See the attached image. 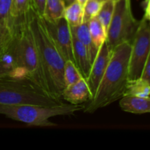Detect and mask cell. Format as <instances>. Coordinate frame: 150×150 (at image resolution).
<instances>
[{
  "mask_svg": "<svg viewBox=\"0 0 150 150\" xmlns=\"http://www.w3.org/2000/svg\"><path fill=\"white\" fill-rule=\"evenodd\" d=\"M131 43L123 42L112 51L111 59L95 96L84 105L83 111L93 114L111 105L124 95L129 82Z\"/></svg>",
  "mask_w": 150,
  "mask_h": 150,
  "instance_id": "cell-1",
  "label": "cell"
},
{
  "mask_svg": "<svg viewBox=\"0 0 150 150\" xmlns=\"http://www.w3.org/2000/svg\"><path fill=\"white\" fill-rule=\"evenodd\" d=\"M28 23L33 36L48 93L62 100L65 88L64 80V61L47 32L43 21L32 7L28 14Z\"/></svg>",
  "mask_w": 150,
  "mask_h": 150,
  "instance_id": "cell-2",
  "label": "cell"
},
{
  "mask_svg": "<svg viewBox=\"0 0 150 150\" xmlns=\"http://www.w3.org/2000/svg\"><path fill=\"white\" fill-rule=\"evenodd\" d=\"M13 30V39L1 59L13 67V75L28 76L48 92L28 18L26 21L15 25Z\"/></svg>",
  "mask_w": 150,
  "mask_h": 150,
  "instance_id": "cell-3",
  "label": "cell"
},
{
  "mask_svg": "<svg viewBox=\"0 0 150 150\" xmlns=\"http://www.w3.org/2000/svg\"><path fill=\"white\" fill-rule=\"evenodd\" d=\"M61 103L28 76L11 74L0 78V104L54 105Z\"/></svg>",
  "mask_w": 150,
  "mask_h": 150,
  "instance_id": "cell-4",
  "label": "cell"
},
{
  "mask_svg": "<svg viewBox=\"0 0 150 150\" xmlns=\"http://www.w3.org/2000/svg\"><path fill=\"white\" fill-rule=\"evenodd\" d=\"M83 104L73 105L64 103L54 105L0 104V114L30 126L52 127L56 124L50 121L51 118L59 116L73 115L76 112L83 111Z\"/></svg>",
  "mask_w": 150,
  "mask_h": 150,
  "instance_id": "cell-5",
  "label": "cell"
},
{
  "mask_svg": "<svg viewBox=\"0 0 150 150\" xmlns=\"http://www.w3.org/2000/svg\"><path fill=\"white\" fill-rule=\"evenodd\" d=\"M140 21L132 12L131 0H118L115 2L114 14L107 31L106 41L111 51L123 42L132 43Z\"/></svg>",
  "mask_w": 150,
  "mask_h": 150,
  "instance_id": "cell-6",
  "label": "cell"
},
{
  "mask_svg": "<svg viewBox=\"0 0 150 150\" xmlns=\"http://www.w3.org/2000/svg\"><path fill=\"white\" fill-rule=\"evenodd\" d=\"M149 21L142 18L131 43L129 60V81L141 77L146 59L150 57Z\"/></svg>",
  "mask_w": 150,
  "mask_h": 150,
  "instance_id": "cell-7",
  "label": "cell"
},
{
  "mask_svg": "<svg viewBox=\"0 0 150 150\" xmlns=\"http://www.w3.org/2000/svg\"><path fill=\"white\" fill-rule=\"evenodd\" d=\"M42 21L50 38L64 61L70 60L74 62L71 30L67 21L64 18L54 21H47L43 18Z\"/></svg>",
  "mask_w": 150,
  "mask_h": 150,
  "instance_id": "cell-8",
  "label": "cell"
},
{
  "mask_svg": "<svg viewBox=\"0 0 150 150\" xmlns=\"http://www.w3.org/2000/svg\"><path fill=\"white\" fill-rule=\"evenodd\" d=\"M111 54L112 51L109 48L106 41H105L99 48L98 54L92 64L90 73L86 80L92 93V98L95 96L101 79L105 73L111 59Z\"/></svg>",
  "mask_w": 150,
  "mask_h": 150,
  "instance_id": "cell-9",
  "label": "cell"
},
{
  "mask_svg": "<svg viewBox=\"0 0 150 150\" xmlns=\"http://www.w3.org/2000/svg\"><path fill=\"white\" fill-rule=\"evenodd\" d=\"M62 100L73 105H81L89 102L92 96L86 81L82 79L79 81L64 88L62 93Z\"/></svg>",
  "mask_w": 150,
  "mask_h": 150,
  "instance_id": "cell-10",
  "label": "cell"
},
{
  "mask_svg": "<svg viewBox=\"0 0 150 150\" xmlns=\"http://www.w3.org/2000/svg\"><path fill=\"white\" fill-rule=\"evenodd\" d=\"M71 34L72 39H73V57H74V63L83 79L86 80L90 73L91 67H92V63L89 59V54L83 44L76 38L72 30Z\"/></svg>",
  "mask_w": 150,
  "mask_h": 150,
  "instance_id": "cell-11",
  "label": "cell"
},
{
  "mask_svg": "<svg viewBox=\"0 0 150 150\" xmlns=\"http://www.w3.org/2000/svg\"><path fill=\"white\" fill-rule=\"evenodd\" d=\"M120 106L122 111L135 114H147L150 111L149 98L125 95L120 98Z\"/></svg>",
  "mask_w": 150,
  "mask_h": 150,
  "instance_id": "cell-12",
  "label": "cell"
},
{
  "mask_svg": "<svg viewBox=\"0 0 150 150\" xmlns=\"http://www.w3.org/2000/svg\"><path fill=\"white\" fill-rule=\"evenodd\" d=\"M70 27L75 36L76 37V38L86 48V51L89 54L91 63L92 64L94 59L98 54L99 49L95 46V45L93 43L92 39H91L87 22H83L81 24L76 26V27H73V26H70Z\"/></svg>",
  "mask_w": 150,
  "mask_h": 150,
  "instance_id": "cell-13",
  "label": "cell"
},
{
  "mask_svg": "<svg viewBox=\"0 0 150 150\" xmlns=\"http://www.w3.org/2000/svg\"><path fill=\"white\" fill-rule=\"evenodd\" d=\"M65 7L64 0H45L42 18L47 21H54L64 18Z\"/></svg>",
  "mask_w": 150,
  "mask_h": 150,
  "instance_id": "cell-14",
  "label": "cell"
},
{
  "mask_svg": "<svg viewBox=\"0 0 150 150\" xmlns=\"http://www.w3.org/2000/svg\"><path fill=\"white\" fill-rule=\"evenodd\" d=\"M31 7V0H13L12 19L13 26L27 21L28 14Z\"/></svg>",
  "mask_w": 150,
  "mask_h": 150,
  "instance_id": "cell-15",
  "label": "cell"
},
{
  "mask_svg": "<svg viewBox=\"0 0 150 150\" xmlns=\"http://www.w3.org/2000/svg\"><path fill=\"white\" fill-rule=\"evenodd\" d=\"M87 24L91 39L95 46L99 49L106 40V31L97 16L91 18L87 22Z\"/></svg>",
  "mask_w": 150,
  "mask_h": 150,
  "instance_id": "cell-16",
  "label": "cell"
},
{
  "mask_svg": "<svg viewBox=\"0 0 150 150\" xmlns=\"http://www.w3.org/2000/svg\"><path fill=\"white\" fill-rule=\"evenodd\" d=\"M64 18L70 26L76 27L79 26L83 22V7L77 1L66 6Z\"/></svg>",
  "mask_w": 150,
  "mask_h": 150,
  "instance_id": "cell-17",
  "label": "cell"
},
{
  "mask_svg": "<svg viewBox=\"0 0 150 150\" xmlns=\"http://www.w3.org/2000/svg\"><path fill=\"white\" fill-rule=\"evenodd\" d=\"M150 82L139 79L129 81L126 87L125 95H131L142 98H149Z\"/></svg>",
  "mask_w": 150,
  "mask_h": 150,
  "instance_id": "cell-18",
  "label": "cell"
},
{
  "mask_svg": "<svg viewBox=\"0 0 150 150\" xmlns=\"http://www.w3.org/2000/svg\"><path fill=\"white\" fill-rule=\"evenodd\" d=\"M115 2L116 1H113V0L103 1L100 9L97 15V18L103 26L104 29L106 31V33L108 27H109L111 19H112L113 14H114Z\"/></svg>",
  "mask_w": 150,
  "mask_h": 150,
  "instance_id": "cell-19",
  "label": "cell"
},
{
  "mask_svg": "<svg viewBox=\"0 0 150 150\" xmlns=\"http://www.w3.org/2000/svg\"><path fill=\"white\" fill-rule=\"evenodd\" d=\"M82 79H83V76L73 61L68 60L64 62V80L65 87L79 81Z\"/></svg>",
  "mask_w": 150,
  "mask_h": 150,
  "instance_id": "cell-20",
  "label": "cell"
},
{
  "mask_svg": "<svg viewBox=\"0 0 150 150\" xmlns=\"http://www.w3.org/2000/svg\"><path fill=\"white\" fill-rule=\"evenodd\" d=\"M13 0H0V23L13 29Z\"/></svg>",
  "mask_w": 150,
  "mask_h": 150,
  "instance_id": "cell-21",
  "label": "cell"
},
{
  "mask_svg": "<svg viewBox=\"0 0 150 150\" xmlns=\"http://www.w3.org/2000/svg\"><path fill=\"white\" fill-rule=\"evenodd\" d=\"M13 30L0 23V59L6 54L13 39Z\"/></svg>",
  "mask_w": 150,
  "mask_h": 150,
  "instance_id": "cell-22",
  "label": "cell"
},
{
  "mask_svg": "<svg viewBox=\"0 0 150 150\" xmlns=\"http://www.w3.org/2000/svg\"><path fill=\"white\" fill-rule=\"evenodd\" d=\"M102 1L99 0H88L83 7V22H88L91 18L96 17L100 9Z\"/></svg>",
  "mask_w": 150,
  "mask_h": 150,
  "instance_id": "cell-23",
  "label": "cell"
},
{
  "mask_svg": "<svg viewBox=\"0 0 150 150\" xmlns=\"http://www.w3.org/2000/svg\"><path fill=\"white\" fill-rule=\"evenodd\" d=\"M14 70L10 64L4 59H0V78L13 74Z\"/></svg>",
  "mask_w": 150,
  "mask_h": 150,
  "instance_id": "cell-24",
  "label": "cell"
},
{
  "mask_svg": "<svg viewBox=\"0 0 150 150\" xmlns=\"http://www.w3.org/2000/svg\"><path fill=\"white\" fill-rule=\"evenodd\" d=\"M31 3L32 8L40 16L42 17L45 7V0H31Z\"/></svg>",
  "mask_w": 150,
  "mask_h": 150,
  "instance_id": "cell-25",
  "label": "cell"
},
{
  "mask_svg": "<svg viewBox=\"0 0 150 150\" xmlns=\"http://www.w3.org/2000/svg\"><path fill=\"white\" fill-rule=\"evenodd\" d=\"M139 79L144 80L147 82H150V57L146 59L145 65L142 72V75Z\"/></svg>",
  "mask_w": 150,
  "mask_h": 150,
  "instance_id": "cell-26",
  "label": "cell"
},
{
  "mask_svg": "<svg viewBox=\"0 0 150 150\" xmlns=\"http://www.w3.org/2000/svg\"><path fill=\"white\" fill-rule=\"evenodd\" d=\"M142 7L143 8L144 11L143 18L149 21V0H144L142 3Z\"/></svg>",
  "mask_w": 150,
  "mask_h": 150,
  "instance_id": "cell-27",
  "label": "cell"
},
{
  "mask_svg": "<svg viewBox=\"0 0 150 150\" xmlns=\"http://www.w3.org/2000/svg\"><path fill=\"white\" fill-rule=\"evenodd\" d=\"M76 1V0H64V4H65L66 6L70 5V4H71L72 3L75 2V1Z\"/></svg>",
  "mask_w": 150,
  "mask_h": 150,
  "instance_id": "cell-28",
  "label": "cell"
},
{
  "mask_svg": "<svg viewBox=\"0 0 150 150\" xmlns=\"http://www.w3.org/2000/svg\"><path fill=\"white\" fill-rule=\"evenodd\" d=\"M76 1H77L78 2H79V4L82 6V7H83V6H84V4H86V2L88 1V0H76Z\"/></svg>",
  "mask_w": 150,
  "mask_h": 150,
  "instance_id": "cell-29",
  "label": "cell"
},
{
  "mask_svg": "<svg viewBox=\"0 0 150 150\" xmlns=\"http://www.w3.org/2000/svg\"><path fill=\"white\" fill-rule=\"evenodd\" d=\"M105 1V0H102V1ZM113 1H118V0H113Z\"/></svg>",
  "mask_w": 150,
  "mask_h": 150,
  "instance_id": "cell-30",
  "label": "cell"
},
{
  "mask_svg": "<svg viewBox=\"0 0 150 150\" xmlns=\"http://www.w3.org/2000/svg\"><path fill=\"white\" fill-rule=\"evenodd\" d=\"M99 1H102V0H99Z\"/></svg>",
  "mask_w": 150,
  "mask_h": 150,
  "instance_id": "cell-31",
  "label": "cell"
}]
</instances>
